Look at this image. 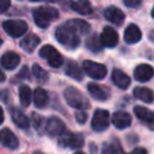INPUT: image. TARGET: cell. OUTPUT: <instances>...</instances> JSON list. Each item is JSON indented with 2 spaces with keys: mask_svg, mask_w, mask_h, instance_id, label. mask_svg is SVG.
Listing matches in <instances>:
<instances>
[{
  "mask_svg": "<svg viewBox=\"0 0 154 154\" xmlns=\"http://www.w3.org/2000/svg\"><path fill=\"white\" fill-rule=\"evenodd\" d=\"M105 18L117 25H120L124 19H125V14L123 13V11L116 6H109L108 8L105 10Z\"/></svg>",
  "mask_w": 154,
  "mask_h": 154,
  "instance_id": "obj_15",
  "label": "cell"
},
{
  "mask_svg": "<svg viewBox=\"0 0 154 154\" xmlns=\"http://www.w3.org/2000/svg\"><path fill=\"white\" fill-rule=\"evenodd\" d=\"M101 154H119V146L114 143H105Z\"/></svg>",
  "mask_w": 154,
  "mask_h": 154,
  "instance_id": "obj_31",
  "label": "cell"
},
{
  "mask_svg": "<svg viewBox=\"0 0 154 154\" xmlns=\"http://www.w3.org/2000/svg\"><path fill=\"white\" fill-rule=\"evenodd\" d=\"M40 37L38 36H36L35 34H29V35H26L22 41H20V47H22V49H24L25 52H28V53H31V52H34V49L38 46V43H40Z\"/></svg>",
  "mask_w": 154,
  "mask_h": 154,
  "instance_id": "obj_20",
  "label": "cell"
},
{
  "mask_svg": "<svg viewBox=\"0 0 154 154\" xmlns=\"http://www.w3.org/2000/svg\"><path fill=\"white\" fill-rule=\"evenodd\" d=\"M32 75L36 77V79L38 82H46L48 79V73L38 65V64H34L32 65Z\"/></svg>",
  "mask_w": 154,
  "mask_h": 154,
  "instance_id": "obj_29",
  "label": "cell"
},
{
  "mask_svg": "<svg viewBox=\"0 0 154 154\" xmlns=\"http://www.w3.org/2000/svg\"><path fill=\"white\" fill-rule=\"evenodd\" d=\"M59 144L71 149H77L84 146V137L81 134H73L71 131H64L59 136Z\"/></svg>",
  "mask_w": 154,
  "mask_h": 154,
  "instance_id": "obj_5",
  "label": "cell"
},
{
  "mask_svg": "<svg viewBox=\"0 0 154 154\" xmlns=\"http://www.w3.org/2000/svg\"><path fill=\"white\" fill-rule=\"evenodd\" d=\"M134 76L138 82H147L154 76V69L148 64H140L135 67Z\"/></svg>",
  "mask_w": 154,
  "mask_h": 154,
  "instance_id": "obj_13",
  "label": "cell"
},
{
  "mask_svg": "<svg viewBox=\"0 0 154 154\" xmlns=\"http://www.w3.org/2000/svg\"><path fill=\"white\" fill-rule=\"evenodd\" d=\"M32 17L38 28H47L51 22L55 20L59 17L58 11L52 6H40L32 11Z\"/></svg>",
  "mask_w": 154,
  "mask_h": 154,
  "instance_id": "obj_2",
  "label": "cell"
},
{
  "mask_svg": "<svg viewBox=\"0 0 154 154\" xmlns=\"http://www.w3.org/2000/svg\"><path fill=\"white\" fill-rule=\"evenodd\" d=\"M65 73H66L67 76H70L71 78L77 79V81H82V79H83V71H82V69L77 65V63H75V61H69V63H67Z\"/></svg>",
  "mask_w": 154,
  "mask_h": 154,
  "instance_id": "obj_26",
  "label": "cell"
},
{
  "mask_svg": "<svg viewBox=\"0 0 154 154\" xmlns=\"http://www.w3.org/2000/svg\"><path fill=\"white\" fill-rule=\"evenodd\" d=\"M100 38H101V42L105 47H108V48H112V47H116L117 43H118V34L117 31L111 28V26H106L103 28L101 35H100Z\"/></svg>",
  "mask_w": 154,
  "mask_h": 154,
  "instance_id": "obj_12",
  "label": "cell"
},
{
  "mask_svg": "<svg viewBox=\"0 0 154 154\" xmlns=\"http://www.w3.org/2000/svg\"><path fill=\"white\" fill-rule=\"evenodd\" d=\"M34 154H43V153H41V152H34Z\"/></svg>",
  "mask_w": 154,
  "mask_h": 154,
  "instance_id": "obj_40",
  "label": "cell"
},
{
  "mask_svg": "<svg viewBox=\"0 0 154 154\" xmlns=\"http://www.w3.org/2000/svg\"><path fill=\"white\" fill-rule=\"evenodd\" d=\"M2 29L12 37H19L28 30V24L24 20L19 19H10L2 23Z\"/></svg>",
  "mask_w": 154,
  "mask_h": 154,
  "instance_id": "obj_6",
  "label": "cell"
},
{
  "mask_svg": "<svg viewBox=\"0 0 154 154\" xmlns=\"http://www.w3.org/2000/svg\"><path fill=\"white\" fill-rule=\"evenodd\" d=\"M10 5H11L10 0H0V11L1 12H5L10 7Z\"/></svg>",
  "mask_w": 154,
  "mask_h": 154,
  "instance_id": "obj_35",
  "label": "cell"
},
{
  "mask_svg": "<svg viewBox=\"0 0 154 154\" xmlns=\"http://www.w3.org/2000/svg\"><path fill=\"white\" fill-rule=\"evenodd\" d=\"M66 24L70 25L73 30H76L78 34H82V35L88 34L90 31V24L83 19H70L66 22Z\"/></svg>",
  "mask_w": 154,
  "mask_h": 154,
  "instance_id": "obj_24",
  "label": "cell"
},
{
  "mask_svg": "<svg viewBox=\"0 0 154 154\" xmlns=\"http://www.w3.org/2000/svg\"><path fill=\"white\" fill-rule=\"evenodd\" d=\"M141 37H142V32L140 28L135 24H129L124 31V41L129 45H134L137 43L141 40Z\"/></svg>",
  "mask_w": 154,
  "mask_h": 154,
  "instance_id": "obj_17",
  "label": "cell"
},
{
  "mask_svg": "<svg viewBox=\"0 0 154 154\" xmlns=\"http://www.w3.org/2000/svg\"><path fill=\"white\" fill-rule=\"evenodd\" d=\"M20 63V57L14 52H6L1 57V66L5 70H13Z\"/></svg>",
  "mask_w": 154,
  "mask_h": 154,
  "instance_id": "obj_16",
  "label": "cell"
},
{
  "mask_svg": "<svg viewBox=\"0 0 154 154\" xmlns=\"http://www.w3.org/2000/svg\"><path fill=\"white\" fill-rule=\"evenodd\" d=\"M124 154H147V150L144 148H135L130 153H124Z\"/></svg>",
  "mask_w": 154,
  "mask_h": 154,
  "instance_id": "obj_36",
  "label": "cell"
},
{
  "mask_svg": "<svg viewBox=\"0 0 154 154\" xmlns=\"http://www.w3.org/2000/svg\"><path fill=\"white\" fill-rule=\"evenodd\" d=\"M55 38L58 40L59 43H61L64 47L69 48V49H75L79 46V36L78 32L76 30H73L70 25L61 24L55 30Z\"/></svg>",
  "mask_w": 154,
  "mask_h": 154,
  "instance_id": "obj_1",
  "label": "cell"
},
{
  "mask_svg": "<svg viewBox=\"0 0 154 154\" xmlns=\"http://www.w3.org/2000/svg\"><path fill=\"white\" fill-rule=\"evenodd\" d=\"M112 81H113V83H114L118 88H120V89H126V88L131 84L130 77H129L124 71H122V70H119V69H114V70L112 71Z\"/></svg>",
  "mask_w": 154,
  "mask_h": 154,
  "instance_id": "obj_18",
  "label": "cell"
},
{
  "mask_svg": "<svg viewBox=\"0 0 154 154\" xmlns=\"http://www.w3.org/2000/svg\"><path fill=\"white\" fill-rule=\"evenodd\" d=\"M102 42L101 38L96 35H91L88 40H87V47L91 51V52H100L102 49Z\"/></svg>",
  "mask_w": 154,
  "mask_h": 154,
  "instance_id": "obj_28",
  "label": "cell"
},
{
  "mask_svg": "<svg viewBox=\"0 0 154 154\" xmlns=\"http://www.w3.org/2000/svg\"><path fill=\"white\" fill-rule=\"evenodd\" d=\"M83 70L84 72L93 79H102L107 73V67L103 64L95 63L91 60L83 61Z\"/></svg>",
  "mask_w": 154,
  "mask_h": 154,
  "instance_id": "obj_7",
  "label": "cell"
},
{
  "mask_svg": "<svg viewBox=\"0 0 154 154\" xmlns=\"http://www.w3.org/2000/svg\"><path fill=\"white\" fill-rule=\"evenodd\" d=\"M87 118H88L87 113H85L84 111H82V109L76 113V120H77V123H79V124H84V123L87 122Z\"/></svg>",
  "mask_w": 154,
  "mask_h": 154,
  "instance_id": "obj_33",
  "label": "cell"
},
{
  "mask_svg": "<svg viewBox=\"0 0 154 154\" xmlns=\"http://www.w3.org/2000/svg\"><path fill=\"white\" fill-rule=\"evenodd\" d=\"M87 88H88V91L90 93V95L94 99H96V100L105 101V100L109 99L111 90L107 87H105V85H101V84L90 82V83H88V87Z\"/></svg>",
  "mask_w": 154,
  "mask_h": 154,
  "instance_id": "obj_10",
  "label": "cell"
},
{
  "mask_svg": "<svg viewBox=\"0 0 154 154\" xmlns=\"http://www.w3.org/2000/svg\"><path fill=\"white\" fill-rule=\"evenodd\" d=\"M134 113L142 122H146L148 124H150V123L154 122V112L150 111V109H148L144 106H135L134 107Z\"/></svg>",
  "mask_w": 154,
  "mask_h": 154,
  "instance_id": "obj_21",
  "label": "cell"
},
{
  "mask_svg": "<svg viewBox=\"0 0 154 154\" xmlns=\"http://www.w3.org/2000/svg\"><path fill=\"white\" fill-rule=\"evenodd\" d=\"M30 120H31V124H32V126L35 128V130H37V131H41V130H42V126H43V118H42L40 114L32 112Z\"/></svg>",
  "mask_w": 154,
  "mask_h": 154,
  "instance_id": "obj_30",
  "label": "cell"
},
{
  "mask_svg": "<svg viewBox=\"0 0 154 154\" xmlns=\"http://www.w3.org/2000/svg\"><path fill=\"white\" fill-rule=\"evenodd\" d=\"M45 126H46V131L48 132V135L51 137L60 136L65 131V124L58 117H51L47 120V123H46Z\"/></svg>",
  "mask_w": 154,
  "mask_h": 154,
  "instance_id": "obj_9",
  "label": "cell"
},
{
  "mask_svg": "<svg viewBox=\"0 0 154 154\" xmlns=\"http://www.w3.org/2000/svg\"><path fill=\"white\" fill-rule=\"evenodd\" d=\"M38 54H40V57L43 58V59L48 63V65L52 66V67H60V66L63 65V63H64L63 55H61L53 46H51V45L43 46V47L40 49Z\"/></svg>",
  "mask_w": 154,
  "mask_h": 154,
  "instance_id": "obj_4",
  "label": "cell"
},
{
  "mask_svg": "<svg viewBox=\"0 0 154 154\" xmlns=\"http://www.w3.org/2000/svg\"><path fill=\"white\" fill-rule=\"evenodd\" d=\"M131 116L124 111H117L112 116V123L117 129H125L131 125Z\"/></svg>",
  "mask_w": 154,
  "mask_h": 154,
  "instance_id": "obj_14",
  "label": "cell"
},
{
  "mask_svg": "<svg viewBox=\"0 0 154 154\" xmlns=\"http://www.w3.org/2000/svg\"><path fill=\"white\" fill-rule=\"evenodd\" d=\"M109 125V113L106 109H96L91 119V129L94 131H105Z\"/></svg>",
  "mask_w": 154,
  "mask_h": 154,
  "instance_id": "obj_8",
  "label": "cell"
},
{
  "mask_svg": "<svg viewBox=\"0 0 154 154\" xmlns=\"http://www.w3.org/2000/svg\"><path fill=\"white\" fill-rule=\"evenodd\" d=\"M18 94H19V101L22 103V106L24 107H28L31 102V99L34 96V94L31 93V89L25 85V84H22L19 85V90H18Z\"/></svg>",
  "mask_w": 154,
  "mask_h": 154,
  "instance_id": "obj_27",
  "label": "cell"
},
{
  "mask_svg": "<svg viewBox=\"0 0 154 154\" xmlns=\"http://www.w3.org/2000/svg\"><path fill=\"white\" fill-rule=\"evenodd\" d=\"M0 140L4 147L10 148V149H17L19 146V140L17 138V136L7 128H4L0 131Z\"/></svg>",
  "mask_w": 154,
  "mask_h": 154,
  "instance_id": "obj_11",
  "label": "cell"
},
{
  "mask_svg": "<svg viewBox=\"0 0 154 154\" xmlns=\"http://www.w3.org/2000/svg\"><path fill=\"white\" fill-rule=\"evenodd\" d=\"M134 96L146 103H150L153 102L154 100V94L153 91L149 89V88H146V87H137L134 89Z\"/></svg>",
  "mask_w": 154,
  "mask_h": 154,
  "instance_id": "obj_22",
  "label": "cell"
},
{
  "mask_svg": "<svg viewBox=\"0 0 154 154\" xmlns=\"http://www.w3.org/2000/svg\"><path fill=\"white\" fill-rule=\"evenodd\" d=\"M30 1H48V2H52V1H55V0H30Z\"/></svg>",
  "mask_w": 154,
  "mask_h": 154,
  "instance_id": "obj_37",
  "label": "cell"
},
{
  "mask_svg": "<svg viewBox=\"0 0 154 154\" xmlns=\"http://www.w3.org/2000/svg\"><path fill=\"white\" fill-rule=\"evenodd\" d=\"M26 78H29V70H28V66L25 65V66H23L22 70L16 75V78H14L13 82H16V81H23V79H26Z\"/></svg>",
  "mask_w": 154,
  "mask_h": 154,
  "instance_id": "obj_32",
  "label": "cell"
},
{
  "mask_svg": "<svg viewBox=\"0 0 154 154\" xmlns=\"http://www.w3.org/2000/svg\"><path fill=\"white\" fill-rule=\"evenodd\" d=\"M152 17H153V18H154V7H153V8H152Z\"/></svg>",
  "mask_w": 154,
  "mask_h": 154,
  "instance_id": "obj_39",
  "label": "cell"
},
{
  "mask_svg": "<svg viewBox=\"0 0 154 154\" xmlns=\"http://www.w3.org/2000/svg\"><path fill=\"white\" fill-rule=\"evenodd\" d=\"M123 1L128 7H138L142 2V0H123Z\"/></svg>",
  "mask_w": 154,
  "mask_h": 154,
  "instance_id": "obj_34",
  "label": "cell"
},
{
  "mask_svg": "<svg viewBox=\"0 0 154 154\" xmlns=\"http://www.w3.org/2000/svg\"><path fill=\"white\" fill-rule=\"evenodd\" d=\"M71 8L73 11H76L77 13L79 14H83V16H87V14H90L93 12V8H91V5L88 0H77L75 2L71 4Z\"/></svg>",
  "mask_w": 154,
  "mask_h": 154,
  "instance_id": "obj_25",
  "label": "cell"
},
{
  "mask_svg": "<svg viewBox=\"0 0 154 154\" xmlns=\"http://www.w3.org/2000/svg\"><path fill=\"white\" fill-rule=\"evenodd\" d=\"M32 100H34V103H35V106L37 108H43L47 105V102H48V94H47V91L43 88L37 87L34 90Z\"/></svg>",
  "mask_w": 154,
  "mask_h": 154,
  "instance_id": "obj_23",
  "label": "cell"
},
{
  "mask_svg": "<svg viewBox=\"0 0 154 154\" xmlns=\"http://www.w3.org/2000/svg\"><path fill=\"white\" fill-rule=\"evenodd\" d=\"M149 128H150V129H152V130H154V122H153V123H150V124H149Z\"/></svg>",
  "mask_w": 154,
  "mask_h": 154,
  "instance_id": "obj_38",
  "label": "cell"
},
{
  "mask_svg": "<svg viewBox=\"0 0 154 154\" xmlns=\"http://www.w3.org/2000/svg\"><path fill=\"white\" fill-rule=\"evenodd\" d=\"M11 118H12V122L20 129H28L31 123V120H29V118L25 116L24 112L14 107L11 108Z\"/></svg>",
  "mask_w": 154,
  "mask_h": 154,
  "instance_id": "obj_19",
  "label": "cell"
},
{
  "mask_svg": "<svg viewBox=\"0 0 154 154\" xmlns=\"http://www.w3.org/2000/svg\"><path fill=\"white\" fill-rule=\"evenodd\" d=\"M75 154H84V153H83V152H76Z\"/></svg>",
  "mask_w": 154,
  "mask_h": 154,
  "instance_id": "obj_41",
  "label": "cell"
},
{
  "mask_svg": "<svg viewBox=\"0 0 154 154\" xmlns=\"http://www.w3.org/2000/svg\"><path fill=\"white\" fill-rule=\"evenodd\" d=\"M64 97L69 106L78 109H85L90 106L88 99L75 87H67L64 90Z\"/></svg>",
  "mask_w": 154,
  "mask_h": 154,
  "instance_id": "obj_3",
  "label": "cell"
}]
</instances>
